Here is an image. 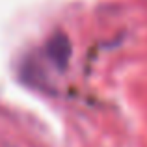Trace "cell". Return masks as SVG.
<instances>
[{"instance_id": "1", "label": "cell", "mask_w": 147, "mask_h": 147, "mask_svg": "<svg viewBox=\"0 0 147 147\" xmlns=\"http://www.w3.org/2000/svg\"><path fill=\"white\" fill-rule=\"evenodd\" d=\"M47 54L50 56V60L60 67L67 65V60L71 56V43H69L67 36L61 32H58L47 45Z\"/></svg>"}]
</instances>
